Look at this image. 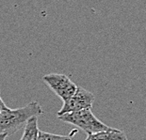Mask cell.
Here are the masks:
<instances>
[{"label":"cell","mask_w":146,"mask_h":140,"mask_svg":"<svg viewBox=\"0 0 146 140\" xmlns=\"http://www.w3.org/2000/svg\"><path fill=\"white\" fill-rule=\"evenodd\" d=\"M6 107H7V105L5 104V102H3V100L1 99V97H0V111L3 110V109H4V108H6Z\"/></svg>","instance_id":"ba28073f"},{"label":"cell","mask_w":146,"mask_h":140,"mask_svg":"<svg viewBox=\"0 0 146 140\" xmlns=\"http://www.w3.org/2000/svg\"><path fill=\"white\" fill-rule=\"evenodd\" d=\"M42 80L62 101L69 99L77 88L69 77L61 73H48L42 77Z\"/></svg>","instance_id":"277c9868"},{"label":"cell","mask_w":146,"mask_h":140,"mask_svg":"<svg viewBox=\"0 0 146 140\" xmlns=\"http://www.w3.org/2000/svg\"><path fill=\"white\" fill-rule=\"evenodd\" d=\"M94 102V95L81 87H77L76 92L69 99L63 101L62 107L58 112V116L83 109H92Z\"/></svg>","instance_id":"3957f363"},{"label":"cell","mask_w":146,"mask_h":140,"mask_svg":"<svg viewBox=\"0 0 146 140\" xmlns=\"http://www.w3.org/2000/svg\"><path fill=\"white\" fill-rule=\"evenodd\" d=\"M58 117L61 121L77 126L88 135H92V133L110 128L101 120H99L92 112V109H83L71 112V113H66Z\"/></svg>","instance_id":"7a4b0ae2"},{"label":"cell","mask_w":146,"mask_h":140,"mask_svg":"<svg viewBox=\"0 0 146 140\" xmlns=\"http://www.w3.org/2000/svg\"><path fill=\"white\" fill-rule=\"evenodd\" d=\"M85 140H128L125 133L120 130L110 128L101 132L88 135Z\"/></svg>","instance_id":"5b68a950"},{"label":"cell","mask_w":146,"mask_h":140,"mask_svg":"<svg viewBox=\"0 0 146 140\" xmlns=\"http://www.w3.org/2000/svg\"><path fill=\"white\" fill-rule=\"evenodd\" d=\"M38 117H32L25 124V131L20 140H37L39 135Z\"/></svg>","instance_id":"8992f818"},{"label":"cell","mask_w":146,"mask_h":140,"mask_svg":"<svg viewBox=\"0 0 146 140\" xmlns=\"http://www.w3.org/2000/svg\"><path fill=\"white\" fill-rule=\"evenodd\" d=\"M42 114V108L38 102H31L26 106L10 109L9 107L0 111V133L13 135L23 128L27 121L32 117Z\"/></svg>","instance_id":"6da1fadb"},{"label":"cell","mask_w":146,"mask_h":140,"mask_svg":"<svg viewBox=\"0 0 146 140\" xmlns=\"http://www.w3.org/2000/svg\"><path fill=\"white\" fill-rule=\"evenodd\" d=\"M77 133V130H73L70 135H60L56 133H46L43 131H39L38 139L37 140H72L74 135Z\"/></svg>","instance_id":"52a82bcc"},{"label":"cell","mask_w":146,"mask_h":140,"mask_svg":"<svg viewBox=\"0 0 146 140\" xmlns=\"http://www.w3.org/2000/svg\"><path fill=\"white\" fill-rule=\"evenodd\" d=\"M7 135L5 133H0V140H6V137H7Z\"/></svg>","instance_id":"9c48e42d"}]
</instances>
